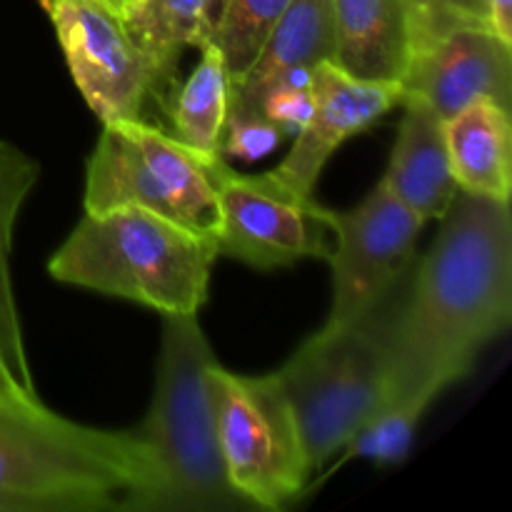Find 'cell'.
<instances>
[{
    "label": "cell",
    "instance_id": "obj_26",
    "mask_svg": "<svg viewBox=\"0 0 512 512\" xmlns=\"http://www.w3.org/2000/svg\"><path fill=\"white\" fill-rule=\"evenodd\" d=\"M15 395H23V398H33V395H25L23 390L18 388V383L13 380L10 370L5 368V363L0 360V398H15Z\"/></svg>",
    "mask_w": 512,
    "mask_h": 512
},
{
    "label": "cell",
    "instance_id": "obj_23",
    "mask_svg": "<svg viewBox=\"0 0 512 512\" xmlns=\"http://www.w3.org/2000/svg\"><path fill=\"white\" fill-rule=\"evenodd\" d=\"M405 3H408L410 15H413L415 48L438 38L445 30L458 28V25H490L485 0H405Z\"/></svg>",
    "mask_w": 512,
    "mask_h": 512
},
{
    "label": "cell",
    "instance_id": "obj_14",
    "mask_svg": "<svg viewBox=\"0 0 512 512\" xmlns=\"http://www.w3.org/2000/svg\"><path fill=\"white\" fill-rule=\"evenodd\" d=\"M400 105L405 113L383 183L425 223L440 220L458 195L445 145L443 118L415 95H403Z\"/></svg>",
    "mask_w": 512,
    "mask_h": 512
},
{
    "label": "cell",
    "instance_id": "obj_22",
    "mask_svg": "<svg viewBox=\"0 0 512 512\" xmlns=\"http://www.w3.org/2000/svg\"><path fill=\"white\" fill-rule=\"evenodd\" d=\"M313 113V70L285 73L260 100V115L273 120L285 135H298Z\"/></svg>",
    "mask_w": 512,
    "mask_h": 512
},
{
    "label": "cell",
    "instance_id": "obj_20",
    "mask_svg": "<svg viewBox=\"0 0 512 512\" xmlns=\"http://www.w3.org/2000/svg\"><path fill=\"white\" fill-rule=\"evenodd\" d=\"M423 395H398L385 400L383 408L368 418V423L350 438L345 455L338 465L348 460H370L378 465H400L413 448L415 430L428 405Z\"/></svg>",
    "mask_w": 512,
    "mask_h": 512
},
{
    "label": "cell",
    "instance_id": "obj_19",
    "mask_svg": "<svg viewBox=\"0 0 512 512\" xmlns=\"http://www.w3.org/2000/svg\"><path fill=\"white\" fill-rule=\"evenodd\" d=\"M230 75L218 45L200 48V60L193 73L180 85L173 83L165 95L163 108L168 110L170 135L188 148L205 155H223L225 120H228Z\"/></svg>",
    "mask_w": 512,
    "mask_h": 512
},
{
    "label": "cell",
    "instance_id": "obj_15",
    "mask_svg": "<svg viewBox=\"0 0 512 512\" xmlns=\"http://www.w3.org/2000/svg\"><path fill=\"white\" fill-rule=\"evenodd\" d=\"M333 63L353 78L403 83L415 50L413 15L405 0H330Z\"/></svg>",
    "mask_w": 512,
    "mask_h": 512
},
{
    "label": "cell",
    "instance_id": "obj_24",
    "mask_svg": "<svg viewBox=\"0 0 512 512\" xmlns=\"http://www.w3.org/2000/svg\"><path fill=\"white\" fill-rule=\"evenodd\" d=\"M285 133L263 115H230L225 120L220 153L253 163L283 143Z\"/></svg>",
    "mask_w": 512,
    "mask_h": 512
},
{
    "label": "cell",
    "instance_id": "obj_4",
    "mask_svg": "<svg viewBox=\"0 0 512 512\" xmlns=\"http://www.w3.org/2000/svg\"><path fill=\"white\" fill-rule=\"evenodd\" d=\"M218 243L143 208L85 213L53 253L50 278L145 305L163 318L208 303Z\"/></svg>",
    "mask_w": 512,
    "mask_h": 512
},
{
    "label": "cell",
    "instance_id": "obj_2",
    "mask_svg": "<svg viewBox=\"0 0 512 512\" xmlns=\"http://www.w3.org/2000/svg\"><path fill=\"white\" fill-rule=\"evenodd\" d=\"M153 483L138 435L88 428L40 398H0V500L8 512L125 510Z\"/></svg>",
    "mask_w": 512,
    "mask_h": 512
},
{
    "label": "cell",
    "instance_id": "obj_18",
    "mask_svg": "<svg viewBox=\"0 0 512 512\" xmlns=\"http://www.w3.org/2000/svg\"><path fill=\"white\" fill-rule=\"evenodd\" d=\"M38 175V160H33L8 140H0V360L10 370L18 388L33 398H38V390H35L18 303H15L10 253H13L15 220L25 198L33 193Z\"/></svg>",
    "mask_w": 512,
    "mask_h": 512
},
{
    "label": "cell",
    "instance_id": "obj_27",
    "mask_svg": "<svg viewBox=\"0 0 512 512\" xmlns=\"http://www.w3.org/2000/svg\"><path fill=\"white\" fill-rule=\"evenodd\" d=\"M108 3H110V5H118V3H120V0H108Z\"/></svg>",
    "mask_w": 512,
    "mask_h": 512
},
{
    "label": "cell",
    "instance_id": "obj_13",
    "mask_svg": "<svg viewBox=\"0 0 512 512\" xmlns=\"http://www.w3.org/2000/svg\"><path fill=\"white\" fill-rule=\"evenodd\" d=\"M335 28L330 0H293L265 35L258 55L240 78L230 80V115H260V100L285 73L333 60Z\"/></svg>",
    "mask_w": 512,
    "mask_h": 512
},
{
    "label": "cell",
    "instance_id": "obj_25",
    "mask_svg": "<svg viewBox=\"0 0 512 512\" xmlns=\"http://www.w3.org/2000/svg\"><path fill=\"white\" fill-rule=\"evenodd\" d=\"M485 8L495 33L512 43V0H485Z\"/></svg>",
    "mask_w": 512,
    "mask_h": 512
},
{
    "label": "cell",
    "instance_id": "obj_21",
    "mask_svg": "<svg viewBox=\"0 0 512 512\" xmlns=\"http://www.w3.org/2000/svg\"><path fill=\"white\" fill-rule=\"evenodd\" d=\"M293 0H228L223 28L215 45L225 60L230 80L240 78L258 55L265 35Z\"/></svg>",
    "mask_w": 512,
    "mask_h": 512
},
{
    "label": "cell",
    "instance_id": "obj_3",
    "mask_svg": "<svg viewBox=\"0 0 512 512\" xmlns=\"http://www.w3.org/2000/svg\"><path fill=\"white\" fill-rule=\"evenodd\" d=\"M218 363L198 315L163 318L155 390L148 415L133 430L145 445L153 483L125 510H255L230 485L218 440L210 370Z\"/></svg>",
    "mask_w": 512,
    "mask_h": 512
},
{
    "label": "cell",
    "instance_id": "obj_9",
    "mask_svg": "<svg viewBox=\"0 0 512 512\" xmlns=\"http://www.w3.org/2000/svg\"><path fill=\"white\" fill-rule=\"evenodd\" d=\"M53 23L70 78L100 123L143 118L150 98L170 85L140 53L108 0H40Z\"/></svg>",
    "mask_w": 512,
    "mask_h": 512
},
{
    "label": "cell",
    "instance_id": "obj_5",
    "mask_svg": "<svg viewBox=\"0 0 512 512\" xmlns=\"http://www.w3.org/2000/svg\"><path fill=\"white\" fill-rule=\"evenodd\" d=\"M143 118L103 123L85 163V213L143 208L218 240L213 160Z\"/></svg>",
    "mask_w": 512,
    "mask_h": 512
},
{
    "label": "cell",
    "instance_id": "obj_12",
    "mask_svg": "<svg viewBox=\"0 0 512 512\" xmlns=\"http://www.w3.org/2000/svg\"><path fill=\"white\" fill-rule=\"evenodd\" d=\"M400 100V83L353 78L333 60H323L313 68V113L295 135L283 163L270 173L295 193L313 198L320 173L335 150L385 118Z\"/></svg>",
    "mask_w": 512,
    "mask_h": 512
},
{
    "label": "cell",
    "instance_id": "obj_1",
    "mask_svg": "<svg viewBox=\"0 0 512 512\" xmlns=\"http://www.w3.org/2000/svg\"><path fill=\"white\" fill-rule=\"evenodd\" d=\"M512 323L510 203L458 190L408 305L385 330L390 398L435 400Z\"/></svg>",
    "mask_w": 512,
    "mask_h": 512
},
{
    "label": "cell",
    "instance_id": "obj_8",
    "mask_svg": "<svg viewBox=\"0 0 512 512\" xmlns=\"http://www.w3.org/2000/svg\"><path fill=\"white\" fill-rule=\"evenodd\" d=\"M320 215L335 233V250H328L333 268V303L325 328L365 323L383 305L415 258L425 220L400 203L380 180L355 208Z\"/></svg>",
    "mask_w": 512,
    "mask_h": 512
},
{
    "label": "cell",
    "instance_id": "obj_10",
    "mask_svg": "<svg viewBox=\"0 0 512 512\" xmlns=\"http://www.w3.org/2000/svg\"><path fill=\"white\" fill-rule=\"evenodd\" d=\"M220 203L218 253L255 270L288 268L328 255V223L315 198L295 193L273 173L245 175L223 155L213 160Z\"/></svg>",
    "mask_w": 512,
    "mask_h": 512
},
{
    "label": "cell",
    "instance_id": "obj_17",
    "mask_svg": "<svg viewBox=\"0 0 512 512\" xmlns=\"http://www.w3.org/2000/svg\"><path fill=\"white\" fill-rule=\"evenodd\" d=\"M115 10L140 53L173 88L183 50L215 43L228 0H120Z\"/></svg>",
    "mask_w": 512,
    "mask_h": 512
},
{
    "label": "cell",
    "instance_id": "obj_6",
    "mask_svg": "<svg viewBox=\"0 0 512 512\" xmlns=\"http://www.w3.org/2000/svg\"><path fill=\"white\" fill-rule=\"evenodd\" d=\"M275 375L315 473L390 398L385 330L375 328L373 318L343 328L323 325Z\"/></svg>",
    "mask_w": 512,
    "mask_h": 512
},
{
    "label": "cell",
    "instance_id": "obj_11",
    "mask_svg": "<svg viewBox=\"0 0 512 512\" xmlns=\"http://www.w3.org/2000/svg\"><path fill=\"white\" fill-rule=\"evenodd\" d=\"M400 85L443 120L483 98L512 110V43L485 23L458 25L415 48Z\"/></svg>",
    "mask_w": 512,
    "mask_h": 512
},
{
    "label": "cell",
    "instance_id": "obj_16",
    "mask_svg": "<svg viewBox=\"0 0 512 512\" xmlns=\"http://www.w3.org/2000/svg\"><path fill=\"white\" fill-rule=\"evenodd\" d=\"M512 110L495 100H475L443 120L450 170L458 190L510 203Z\"/></svg>",
    "mask_w": 512,
    "mask_h": 512
},
{
    "label": "cell",
    "instance_id": "obj_7",
    "mask_svg": "<svg viewBox=\"0 0 512 512\" xmlns=\"http://www.w3.org/2000/svg\"><path fill=\"white\" fill-rule=\"evenodd\" d=\"M210 388L230 485L255 510L293 505L308 490L313 465L278 375H238L215 363Z\"/></svg>",
    "mask_w": 512,
    "mask_h": 512
}]
</instances>
